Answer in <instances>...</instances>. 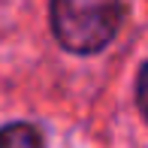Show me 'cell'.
<instances>
[{"mask_svg": "<svg viewBox=\"0 0 148 148\" xmlns=\"http://www.w3.org/2000/svg\"><path fill=\"white\" fill-rule=\"evenodd\" d=\"M121 0H49V21L58 45L73 55H97L115 39Z\"/></svg>", "mask_w": 148, "mask_h": 148, "instance_id": "obj_1", "label": "cell"}, {"mask_svg": "<svg viewBox=\"0 0 148 148\" xmlns=\"http://www.w3.org/2000/svg\"><path fill=\"white\" fill-rule=\"evenodd\" d=\"M0 148H45L42 133L27 121H12L0 127Z\"/></svg>", "mask_w": 148, "mask_h": 148, "instance_id": "obj_2", "label": "cell"}, {"mask_svg": "<svg viewBox=\"0 0 148 148\" xmlns=\"http://www.w3.org/2000/svg\"><path fill=\"white\" fill-rule=\"evenodd\" d=\"M136 106L142 112V118L148 121V60L142 64V70L136 76Z\"/></svg>", "mask_w": 148, "mask_h": 148, "instance_id": "obj_3", "label": "cell"}]
</instances>
